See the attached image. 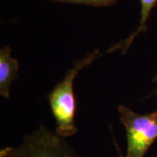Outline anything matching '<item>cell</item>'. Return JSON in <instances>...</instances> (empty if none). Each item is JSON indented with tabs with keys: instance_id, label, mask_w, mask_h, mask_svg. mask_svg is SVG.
Masks as SVG:
<instances>
[{
	"instance_id": "obj_7",
	"label": "cell",
	"mask_w": 157,
	"mask_h": 157,
	"mask_svg": "<svg viewBox=\"0 0 157 157\" xmlns=\"http://www.w3.org/2000/svg\"><path fill=\"white\" fill-rule=\"evenodd\" d=\"M154 80H155V84H156V93H157V74L155 75V77L154 78Z\"/></svg>"
},
{
	"instance_id": "obj_5",
	"label": "cell",
	"mask_w": 157,
	"mask_h": 157,
	"mask_svg": "<svg viewBox=\"0 0 157 157\" xmlns=\"http://www.w3.org/2000/svg\"><path fill=\"white\" fill-rule=\"evenodd\" d=\"M140 22L137 28L132 34H130L127 39L119 42L118 45L122 52H126L128 50L130 45L134 42L135 39L141 33H144L147 29V22L150 16L152 10L156 6L157 0H140Z\"/></svg>"
},
{
	"instance_id": "obj_4",
	"label": "cell",
	"mask_w": 157,
	"mask_h": 157,
	"mask_svg": "<svg viewBox=\"0 0 157 157\" xmlns=\"http://www.w3.org/2000/svg\"><path fill=\"white\" fill-rule=\"evenodd\" d=\"M18 61L11 55L10 46H4L0 50V94L9 98L11 85L17 78Z\"/></svg>"
},
{
	"instance_id": "obj_3",
	"label": "cell",
	"mask_w": 157,
	"mask_h": 157,
	"mask_svg": "<svg viewBox=\"0 0 157 157\" xmlns=\"http://www.w3.org/2000/svg\"><path fill=\"white\" fill-rule=\"evenodd\" d=\"M118 112L127 136V151L122 157H144L157 140V111L140 114L120 105Z\"/></svg>"
},
{
	"instance_id": "obj_1",
	"label": "cell",
	"mask_w": 157,
	"mask_h": 157,
	"mask_svg": "<svg viewBox=\"0 0 157 157\" xmlns=\"http://www.w3.org/2000/svg\"><path fill=\"white\" fill-rule=\"evenodd\" d=\"M99 49L86 54L82 59L73 63L60 82L55 86L48 95L52 113L56 121L57 134L67 138L75 135L78 128L75 123V97L73 93L74 80L80 71L87 67L103 54Z\"/></svg>"
},
{
	"instance_id": "obj_6",
	"label": "cell",
	"mask_w": 157,
	"mask_h": 157,
	"mask_svg": "<svg viewBox=\"0 0 157 157\" xmlns=\"http://www.w3.org/2000/svg\"><path fill=\"white\" fill-rule=\"evenodd\" d=\"M58 2H64V3H73V4H80V5H86V6H110L117 2V0H54Z\"/></svg>"
},
{
	"instance_id": "obj_2",
	"label": "cell",
	"mask_w": 157,
	"mask_h": 157,
	"mask_svg": "<svg viewBox=\"0 0 157 157\" xmlns=\"http://www.w3.org/2000/svg\"><path fill=\"white\" fill-rule=\"evenodd\" d=\"M0 157H82L69 145L66 138L44 125L25 136L17 147H6Z\"/></svg>"
}]
</instances>
